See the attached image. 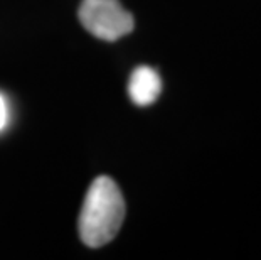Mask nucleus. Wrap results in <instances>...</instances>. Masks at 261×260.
Here are the masks:
<instances>
[{"label": "nucleus", "mask_w": 261, "mask_h": 260, "mask_svg": "<svg viewBox=\"0 0 261 260\" xmlns=\"http://www.w3.org/2000/svg\"><path fill=\"white\" fill-rule=\"evenodd\" d=\"M125 220V200L108 176H99L90 186L83 203L77 230L85 245L98 248L110 243Z\"/></svg>", "instance_id": "f257e3e1"}, {"label": "nucleus", "mask_w": 261, "mask_h": 260, "mask_svg": "<svg viewBox=\"0 0 261 260\" xmlns=\"http://www.w3.org/2000/svg\"><path fill=\"white\" fill-rule=\"evenodd\" d=\"M77 15L85 29L103 41H118L135 27L133 15L118 0H83Z\"/></svg>", "instance_id": "f03ea898"}, {"label": "nucleus", "mask_w": 261, "mask_h": 260, "mask_svg": "<svg viewBox=\"0 0 261 260\" xmlns=\"http://www.w3.org/2000/svg\"><path fill=\"white\" fill-rule=\"evenodd\" d=\"M162 80L159 73L150 66H138L133 69L128 83V95L138 107H148L160 97Z\"/></svg>", "instance_id": "7ed1b4c3"}, {"label": "nucleus", "mask_w": 261, "mask_h": 260, "mask_svg": "<svg viewBox=\"0 0 261 260\" xmlns=\"http://www.w3.org/2000/svg\"><path fill=\"white\" fill-rule=\"evenodd\" d=\"M5 122H7V105H5L4 97L0 95V130L5 127Z\"/></svg>", "instance_id": "20e7f679"}]
</instances>
